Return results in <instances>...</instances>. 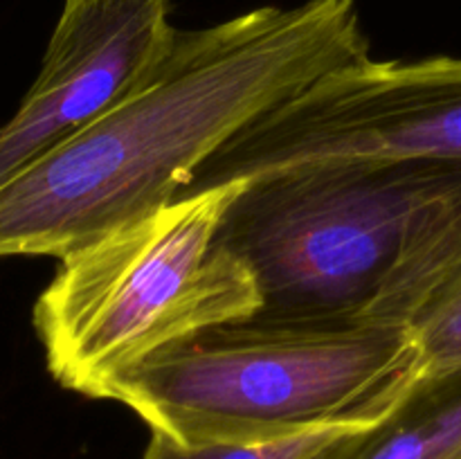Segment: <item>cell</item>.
Here are the masks:
<instances>
[{
    "instance_id": "cell-1",
    "label": "cell",
    "mask_w": 461,
    "mask_h": 459,
    "mask_svg": "<svg viewBox=\"0 0 461 459\" xmlns=\"http://www.w3.org/2000/svg\"><path fill=\"white\" fill-rule=\"evenodd\" d=\"M365 57L356 0L180 30L151 84L0 184V256L63 259L153 214L246 126Z\"/></svg>"
},
{
    "instance_id": "cell-2",
    "label": "cell",
    "mask_w": 461,
    "mask_h": 459,
    "mask_svg": "<svg viewBox=\"0 0 461 459\" xmlns=\"http://www.w3.org/2000/svg\"><path fill=\"white\" fill-rule=\"evenodd\" d=\"M216 243L255 274V322L414 331L461 274V160L315 162L248 180Z\"/></svg>"
},
{
    "instance_id": "cell-3",
    "label": "cell",
    "mask_w": 461,
    "mask_h": 459,
    "mask_svg": "<svg viewBox=\"0 0 461 459\" xmlns=\"http://www.w3.org/2000/svg\"><path fill=\"white\" fill-rule=\"evenodd\" d=\"M417 376L412 331L248 318L149 356L113 378L102 399L180 444H264L374 426Z\"/></svg>"
},
{
    "instance_id": "cell-4",
    "label": "cell",
    "mask_w": 461,
    "mask_h": 459,
    "mask_svg": "<svg viewBox=\"0 0 461 459\" xmlns=\"http://www.w3.org/2000/svg\"><path fill=\"white\" fill-rule=\"evenodd\" d=\"M241 184L176 198L59 259L34 304L36 336L59 385L102 399L113 378L149 356L259 313L252 270L216 243Z\"/></svg>"
},
{
    "instance_id": "cell-5",
    "label": "cell",
    "mask_w": 461,
    "mask_h": 459,
    "mask_svg": "<svg viewBox=\"0 0 461 459\" xmlns=\"http://www.w3.org/2000/svg\"><path fill=\"white\" fill-rule=\"evenodd\" d=\"M461 160V58L336 68L203 162L178 198L315 162Z\"/></svg>"
},
{
    "instance_id": "cell-6",
    "label": "cell",
    "mask_w": 461,
    "mask_h": 459,
    "mask_svg": "<svg viewBox=\"0 0 461 459\" xmlns=\"http://www.w3.org/2000/svg\"><path fill=\"white\" fill-rule=\"evenodd\" d=\"M178 32L169 0H63L39 76L0 126V184L151 84Z\"/></svg>"
},
{
    "instance_id": "cell-7",
    "label": "cell",
    "mask_w": 461,
    "mask_h": 459,
    "mask_svg": "<svg viewBox=\"0 0 461 459\" xmlns=\"http://www.w3.org/2000/svg\"><path fill=\"white\" fill-rule=\"evenodd\" d=\"M315 459H461V367L421 372L381 421Z\"/></svg>"
},
{
    "instance_id": "cell-8",
    "label": "cell",
    "mask_w": 461,
    "mask_h": 459,
    "mask_svg": "<svg viewBox=\"0 0 461 459\" xmlns=\"http://www.w3.org/2000/svg\"><path fill=\"white\" fill-rule=\"evenodd\" d=\"M349 430L358 428H327L264 444H180L160 432H151L142 459H315Z\"/></svg>"
},
{
    "instance_id": "cell-9",
    "label": "cell",
    "mask_w": 461,
    "mask_h": 459,
    "mask_svg": "<svg viewBox=\"0 0 461 459\" xmlns=\"http://www.w3.org/2000/svg\"><path fill=\"white\" fill-rule=\"evenodd\" d=\"M412 333L419 374L461 367V274Z\"/></svg>"
}]
</instances>
